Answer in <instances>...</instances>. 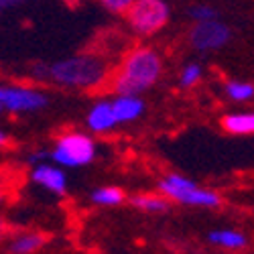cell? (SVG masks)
Returning a JSON list of instances; mask_svg holds the SVG:
<instances>
[{"instance_id":"obj_4","label":"cell","mask_w":254,"mask_h":254,"mask_svg":"<svg viewBox=\"0 0 254 254\" xmlns=\"http://www.w3.org/2000/svg\"><path fill=\"white\" fill-rule=\"evenodd\" d=\"M49 157L63 167H83L96 159V144L88 134L67 132L57 140Z\"/></svg>"},{"instance_id":"obj_12","label":"cell","mask_w":254,"mask_h":254,"mask_svg":"<svg viewBox=\"0 0 254 254\" xmlns=\"http://www.w3.org/2000/svg\"><path fill=\"white\" fill-rule=\"evenodd\" d=\"M130 203L140 209V211H146V214H165L171 207V201L167 197L159 195V193H138V195H132Z\"/></svg>"},{"instance_id":"obj_23","label":"cell","mask_w":254,"mask_h":254,"mask_svg":"<svg viewBox=\"0 0 254 254\" xmlns=\"http://www.w3.org/2000/svg\"><path fill=\"white\" fill-rule=\"evenodd\" d=\"M0 236H2V222H0Z\"/></svg>"},{"instance_id":"obj_9","label":"cell","mask_w":254,"mask_h":254,"mask_svg":"<svg viewBox=\"0 0 254 254\" xmlns=\"http://www.w3.org/2000/svg\"><path fill=\"white\" fill-rule=\"evenodd\" d=\"M110 106H112L116 124L132 122L140 118V114L144 112V102L138 96H118L114 102H110Z\"/></svg>"},{"instance_id":"obj_18","label":"cell","mask_w":254,"mask_h":254,"mask_svg":"<svg viewBox=\"0 0 254 254\" xmlns=\"http://www.w3.org/2000/svg\"><path fill=\"white\" fill-rule=\"evenodd\" d=\"M189 16H191L195 23H205V20L218 18V10L209 4H195V6L189 8Z\"/></svg>"},{"instance_id":"obj_15","label":"cell","mask_w":254,"mask_h":254,"mask_svg":"<svg viewBox=\"0 0 254 254\" xmlns=\"http://www.w3.org/2000/svg\"><path fill=\"white\" fill-rule=\"evenodd\" d=\"M124 199H126V193L120 187H100L92 193V201L98 205H106V207L120 205Z\"/></svg>"},{"instance_id":"obj_17","label":"cell","mask_w":254,"mask_h":254,"mask_svg":"<svg viewBox=\"0 0 254 254\" xmlns=\"http://www.w3.org/2000/svg\"><path fill=\"white\" fill-rule=\"evenodd\" d=\"M201 79V65L199 63H187L181 71V77H179V83L183 88H193L195 83Z\"/></svg>"},{"instance_id":"obj_24","label":"cell","mask_w":254,"mask_h":254,"mask_svg":"<svg viewBox=\"0 0 254 254\" xmlns=\"http://www.w3.org/2000/svg\"><path fill=\"white\" fill-rule=\"evenodd\" d=\"M0 201H2V191H0Z\"/></svg>"},{"instance_id":"obj_14","label":"cell","mask_w":254,"mask_h":254,"mask_svg":"<svg viewBox=\"0 0 254 254\" xmlns=\"http://www.w3.org/2000/svg\"><path fill=\"white\" fill-rule=\"evenodd\" d=\"M43 244H45L43 234H35V232L33 234H20L8 244V252L10 254H35Z\"/></svg>"},{"instance_id":"obj_5","label":"cell","mask_w":254,"mask_h":254,"mask_svg":"<svg viewBox=\"0 0 254 254\" xmlns=\"http://www.w3.org/2000/svg\"><path fill=\"white\" fill-rule=\"evenodd\" d=\"M130 27L140 35H155L169 20V6L165 0H134L126 10Z\"/></svg>"},{"instance_id":"obj_6","label":"cell","mask_w":254,"mask_h":254,"mask_svg":"<svg viewBox=\"0 0 254 254\" xmlns=\"http://www.w3.org/2000/svg\"><path fill=\"white\" fill-rule=\"evenodd\" d=\"M230 37H232L230 27L224 25L222 20H218V18L205 20V23H195V27L191 29V33H189V41H191V45L201 53L222 49L224 45H228Z\"/></svg>"},{"instance_id":"obj_8","label":"cell","mask_w":254,"mask_h":254,"mask_svg":"<svg viewBox=\"0 0 254 254\" xmlns=\"http://www.w3.org/2000/svg\"><path fill=\"white\" fill-rule=\"evenodd\" d=\"M31 179H33V183L41 185L43 189H47L49 193H55L59 197L65 195V191H67L65 173H63L61 169L55 167V165H49V163L35 165L33 173H31Z\"/></svg>"},{"instance_id":"obj_25","label":"cell","mask_w":254,"mask_h":254,"mask_svg":"<svg viewBox=\"0 0 254 254\" xmlns=\"http://www.w3.org/2000/svg\"><path fill=\"white\" fill-rule=\"evenodd\" d=\"M0 94H2V88H0Z\"/></svg>"},{"instance_id":"obj_11","label":"cell","mask_w":254,"mask_h":254,"mask_svg":"<svg viewBox=\"0 0 254 254\" xmlns=\"http://www.w3.org/2000/svg\"><path fill=\"white\" fill-rule=\"evenodd\" d=\"M207 240L214 246H220V248H226V250H244L248 246V238L242 234V232L232 230V228L209 232Z\"/></svg>"},{"instance_id":"obj_22","label":"cell","mask_w":254,"mask_h":254,"mask_svg":"<svg viewBox=\"0 0 254 254\" xmlns=\"http://www.w3.org/2000/svg\"><path fill=\"white\" fill-rule=\"evenodd\" d=\"M8 142V136L4 134V130H0V146H4Z\"/></svg>"},{"instance_id":"obj_13","label":"cell","mask_w":254,"mask_h":254,"mask_svg":"<svg viewBox=\"0 0 254 254\" xmlns=\"http://www.w3.org/2000/svg\"><path fill=\"white\" fill-rule=\"evenodd\" d=\"M222 126L230 134H252L254 132V114L252 112L228 114L222 120Z\"/></svg>"},{"instance_id":"obj_16","label":"cell","mask_w":254,"mask_h":254,"mask_svg":"<svg viewBox=\"0 0 254 254\" xmlns=\"http://www.w3.org/2000/svg\"><path fill=\"white\" fill-rule=\"evenodd\" d=\"M226 94L230 96V100L234 102H250L254 96V86L250 81H238L232 79L226 83Z\"/></svg>"},{"instance_id":"obj_20","label":"cell","mask_w":254,"mask_h":254,"mask_svg":"<svg viewBox=\"0 0 254 254\" xmlns=\"http://www.w3.org/2000/svg\"><path fill=\"white\" fill-rule=\"evenodd\" d=\"M49 159V153H45V151H39V153H33L31 157H29V161H31V165L35 163V165H41V163H45Z\"/></svg>"},{"instance_id":"obj_3","label":"cell","mask_w":254,"mask_h":254,"mask_svg":"<svg viewBox=\"0 0 254 254\" xmlns=\"http://www.w3.org/2000/svg\"><path fill=\"white\" fill-rule=\"evenodd\" d=\"M161 195L167 197L169 201H177L183 205H191V207H207V209H216L222 205V197L211 191V189L199 187L193 179H189L179 173H169L159 181Z\"/></svg>"},{"instance_id":"obj_21","label":"cell","mask_w":254,"mask_h":254,"mask_svg":"<svg viewBox=\"0 0 254 254\" xmlns=\"http://www.w3.org/2000/svg\"><path fill=\"white\" fill-rule=\"evenodd\" d=\"M18 2H23V0H0V10H4V8H10Z\"/></svg>"},{"instance_id":"obj_19","label":"cell","mask_w":254,"mask_h":254,"mask_svg":"<svg viewBox=\"0 0 254 254\" xmlns=\"http://www.w3.org/2000/svg\"><path fill=\"white\" fill-rule=\"evenodd\" d=\"M134 0H102V4L112 12H126Z\"/></svg>"},{"instance_id":"obj_26","label":"cell","mask_w":254,"mask_h":254,"mask_svg":"<svg viewBox=\"0 0 254 254\" xmlns=\"http://www.w3.org/2000/svg\"><path fill=\"white\" fill-rule=\"evenodd\" d=\"M0 108H2V106H0Z\"/></svg>"},{"instance_id":"obj_1","label":"cell","mask_w":254,"mask_h":254,"mask_svg":"<svg viewBox=\"0 0 254 254\" xmlns=\"http://www.w3.org/2000/svg\"><path fill=\"white\" fill-rule=\"evenodd\" d=\"M163 73L161 55L151 47L130 51L112 75V90L118 96H138L153 88Z\"/></svg>"},{"instance_id":"obj_10","label":"cell","mask_w":254,"mask_h":254,"mask_svg":"<svg viewBox=\"0 0 254 254\" xmlns=\"http://www.w3.org/2000/svg\"><path fill=\"white\" fill-rule=\"evenodd\" d=\"M88 126L96 132H108L114 126H118L110 102H98L92 106V110L88 112Z\"/></svg>"},{"instance_id":"obj_7","label":"cell","mask_w":254,"mask_h":254,"mask_svg":"<svg viewBox=\"0 0 254 254\" xmlns=\"http://www.w3.org/2000/svg\"><path fill=\"white\" fill-rule=\"evenodd\" d=\"M0 106L10 112H35L47 106V96L33 88H6L0 94Z\"/></svg>"},{"instance_id":"obj_2","label":"cell","mask_w":254,"mask_h":254,"mask_svg":"<svg viewBox=\"0 0 254 254\" xmlns=\"http://www.w3.org/2000/svg\"><path fill=\"white\" fill-rule=\"evenodd\" d=\"M45 77L67 88H90L104 81L106 65L94 55H75L49 65Z\"/></svg>"}]
</instances>
